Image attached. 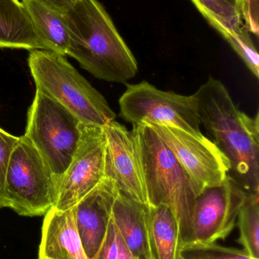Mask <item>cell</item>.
<instances>
[{"mask_svg": "<svg viewBox=\"0 0 259 259\" xmlns=\"http://www.w3.org/2000/svg\"><path fill=\"white\" fill-rule=\"evenodd\" d=\"M30 74L39 90L60 103L85 124L104 127L115 121V112L98 91L65 56L50 50H30Z\"/></svg>", "mask_w": 259, "mask_h": 259, "instance_id": "4", "label": "cell"}, {"mask_svg": "<svg viewBox=\"0 0 259 259\" xmlns=\"http://www.w3.org/2000/svg\"><path fill=\"white\" fill-rule=\"evenodd\" d=\"M151 126L187 174L196 198L205 189L220 185L228 178L229 161L212 140L172 126Z\"/></svg>", "mask_w": 259, "mask_h": 259, "instance_id": "8", "label": "cell"}, {"mask_svg": "<svg viewBox=\"0 0 259 259\" xmlns=\"http://www.w3.org/2000/svg\"><path fill=\"white\" fill-rule=\"evenodd\" d=\"M82 124L66 108L36 90L24 136L50 169L58 187L77 149Z\"/></svg>", "mask_w": 259, "mask_h": 259, "instance_id": "5", "label": "cell"}, {"mask_svg": "<svg viewBox=\"0 0 259 259\" xmlns=\"http://www.w3.org/2000/svg\"><path fill=\"white\" fill-rule=\"evenodd\" d=\"M18 137L12 135L0 127V209L5 208L3 202L5 178L11 153Z\"/></svg>", "mask_w": 259, "mask_h": 259, "instance_id": "23", "label": "cell"}, {"mask_svg": "<svg viewBox=\"0 0 259 259\" xmlns=\"http://www.w3.org/2000/svg\"><path fill=\"white\" fill-rule=\"evenodd\" d=\"M224 38L229 42L234 51L243 59L247 68L257 78L259 77V56L255 44L244 27L238 30L219 29Z\"/></svg>", "mask_w": 259, "mask_h": 259, "instance_id": "20", "label": "cell"}, {"mask_svg": "<svg viewBox=\"0 0 259 259\" xmlns=\"http://www.w3.org/2000/svg\"><path fill=\"white\" fill-rule=\"evenodd\" d=\"M246 197L229 176L220 185L205 189L195 200L190 243H215L228 238Z\"/></svg>", "mask_w": 259, "mask_h": 259, "instance_id": "10", "label": "cell"}, {"mask_svg": "<svg viewBox=\"0 0 259 259\" xmlns=\"http://www.w3.org/2000/svg\"><path fill=\"white\" fill-rule=\"evenodd\" d=\"M41 1L47 4V6L64 13L65 11L72 7L75 4L81 0H41Z\"/></svg>", "mask_w": 259, "mask_h": 259, "instance_id": "25", "label": "cell"}, {"mask_svg": "<svg viewBox=\"0 0 259 259\" xmlns=\"http://www.w3.org/2000/svg\"><path fill=\"white\" fill-rule=\"evenodd\" d=\"M106 136L105 178L120 193L149 206L136 142L132 131L116 121L103 127Z\"/></svg>", "mask_w": 259, "mask_h": 259, "instance_id": "11", "label": "cell"}, {"mask_svg": "<svg viewBox=\"0 0 259 259\" xmlns=\"http://www.w3.org/2000/svg\"><path fill=\"white\" fill-rule=\"evenodd\" d=\"M179 259H258L243 249L225 247L217 243H190L181 248Z\"/></svg>", "mask_w": 259, "mask_h": 259, "instance_id": "21", "label": "cell"}, {"mask_svg": "<svg viewBox=\"0 0 259 259\" xmlns=\"http://www.w3.org/2000/svg\"><path fill=\"white\" fill-rule=\"evenodd\" d=\"M109 212L132 255L138 258L152 259L149 235V206L132 200L117 189Z\"/></svg>", "mask_w": 259, "mask_h": 259, "instance_id": "14", "label": "cell"}, {"mask_svg": "<svg viewBox=\"0 0 259 259\" xmlns=\"http://www.w3.org/2000/svg\"><path fill=\"white\" fill-rule=\"evenodd\" d=\"M58 187L50 169L28 139L18 137L3 187L5 208L27 217L45 215L56 203Z\"/></svg>", "mask_w": 259, "mask_h": 259, "instance_id": "6", "label": "cell"}, {"mask_svg": "<svg viewBox=\"0 0 259 259\" xmlns=\"http://www.w3.org/2000/svg\"><path fill=\"white\" fill-rule=\"evenodd\" d=\"M39 259H51V258H47V257L42 256V257H39Z\"/></svg>", "mask_w": 259, "mask_h": 259, "instance_id": "26", "label": "cell"}, {"mask_svg": "<svg viewBox=\"0 0 259 259\" xmlns=\"http://www.w3.org/2000/svg\"><path fill=\"white\" fill-rule=\"evenodd\" d=\"M106 136L103 127L82 124L77 149L58 187L53 208L70 209L105 178Z\"/></svg>", "mask_w": 259, "mask_h": 259, "instance_id": "9", "label": "cell"}, {"mask_svg": "<svg viewBox=\"0 0 259 259\" xmlns=\"http://www.w3.org/2000/svg\"><path fill=\"white\" fill-rule=\"evenodd\" d=\"M21 3L48 50L66 56L68 38L63 13L41 0H21Z\"/></svg>", "mask_w": 259, "mask_h": 259, "instance_id": "17", "label": "cell"}, {"mask_svg": "<svg viewBox=\"0 0 259 259\" xmlns=\"http://www.w3.org/2000/svg\"><path fill=\"white\" fill-rule=\"evenodd\" d=\"M117 187L107 178L72 207L79 237L88 259L98 255L107 233L110 205Z\"/></svg>", "mask_w": 259, "mask_h": 259, "instance_id": "12", "label": "cell"}, {"mask_svg": "<svg viewBox=\"0 0 259 259\" xmlns=\"http://www.w3.org/2000/svg\"><path fill=\"white\" fill-rule=\"evenodd\" d=\"M0 48L48 50L19 0H0Z\"/></svg>", "mask_w": 259, "mask_h": 259, "instance_id": "15", "label": "cell"}, {"mask_svg": "<svg viewBox=\"0 0 259 259\" xmlns=\"http://www.w3.org/2000/svg\"><path fill=\"white\" fill-rule=\"evenodd\" d=\"M241 7L243 27L258 36V0H241Z\"/></svg>", "mask_w": 259, "mask_h": 259, "instance_id": "24", "label": "cell"}, {"mask_svg": "<svg viewBox=\"0 0 259 259\" xmlns=\"http://www.w3.org/2000/svg\"><path fill=\"white\" fill-rule=\"evenodd\" d=\"M216 30H238L243 26L241 0H192Z\"/></svg>", "mask_w": 259, "mask_h": 259, "instance_id": "18", "label": "cell"}, {"mask_svg": "<svg viewBox=\"0 0 259 259\" xmlns=\"http://www.w3.org/2000/svg\"><path fill=\"white\" fill-rule=\"evenodd\" d=\"M149 206L164 205L174 214L182 244L190 242L196 196L187 174L164 140L149 124L132 129Z\"/></svg>", "mask_w": 259, "mask_h": 259, "instance_id": "3", "label": "cell"}, {"mask_svg": "<svg viewBox=\"0 0 259 259\" xmlns=\"http://www.w3.org/2000/svg\"><path fill=\"white\" fill-rule=\"evenodd\" d=\"M198 113L213 143L229 161L231 177L249 195H259V114L238 109L220 80L210 77L194 94Z\"/></svg>", "mask_w": 259, "mask_h": 259, "instance_id": "1", "label": "cell"}, {"mask_svg": "<svg viewBox=\"0 0 259 259\" xmlns=\"http://www.w3.org/2000/svg\"><path fill=\"white\" fill-rule=\"evenodd\" d=\"M51 259H88L79 237L72 208H52L44 217L39 257Z\"/></svg>", "mask_w": 259, "mask_h": 259, "instance_id": "13", "label": "cell"}, {"mask_svg": "<svg viewBox=\"0 0 259 259\" xmlns=\"http://www.w3.org/2000/svg\"><path fill=\"white\" fill-rule=\"evenodd\" d=\"M237 224L240 231L237 242L248 255L259 259V195H247Z\"/></svg>", "mask_w": 259, "mask_h": 259, "instance_id": "19", "label": "cell"}, {"mask_svg": "<svg viewBox=\"0 0 259 259\" xmlns=\"http://www.w3.org/2000/svg\"><path fill=\"white\" fill-rule=\"evenodd\" d=\"M119 105L122 118L132 125L172 126L194 135H203L194 94L186 96L161 91L143 80L126 84Z\"/></svg>", "mask_w": 259, "mask_h": 259, "instance_id": "7", "label": "cell"}, {"mask_svg": "<svg viewBox=\"0 0 259 259\" xmlns=\"http://www.w3.org/2000/svg\"><path fill=\"white\" fill-rule=\"evenodd\" d=\"M95 259H141L132 255L125 244L112 219L109 220L107 233L101 249Z\"/></svg>", "mask_w": 259, "mask_h": 259, "instance_id": "22", "label": "cell"}, {"mask_svg": "<svg viewBox=\"0 0 259 259\" xmlns=\"http://www.w3.org/2000/svg\"><path fill=\"white\" fill-rule=\"evenodd\" d=\"M66 56L100 80L126 83L138 72L132 51L97 0H81L63 13Z\"/></svg>", "mask_w": 259, "mask_h": 259, "instance_id": "2", "label": "cell"}, {"mask_svg": "<svg viewBox=\"0 0 259 259\" xmlns=\"http://www.w3.org/2000/svg\"><path fill=\"white\" fill-rule=\"evenodd\" d=\"M149 235L152 259H179L182 244L179 225L168 207L149 206Z\"/></svg>", "mask_w": 259, "mask_h": 259, "instance_id": "16", "label": "cell"}]
</instances>
